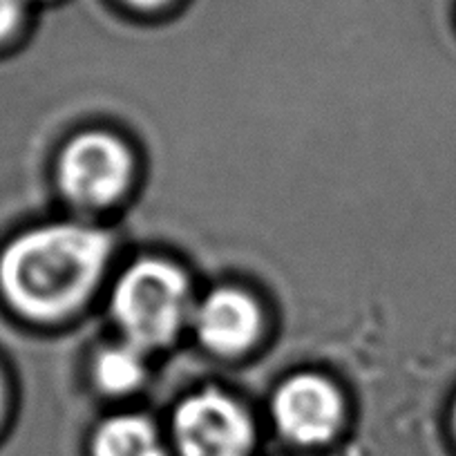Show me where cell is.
Instances as JSON below:
<instances>
[{
  "mask_svg": "<svg viewBox=\"0 0 456 456\" xmlns=\"http://www.w3.org/2000/svg\"><path fill=\"white\" fill-rule=\"evenodd\" d=\"M128 3H133V5L137 7H146V10H152V7L164 5L166 0H128Z\"/></svg>",
  "mask_w": 456,
  "mask_h": 456,
  "instance_id": "10",
  "label": "cell"
},
{
  "mask_svg": "<svg viewBox=\"0 0 456 456\" xmlns=\"http://www.w3.org/2000/svg\"><path fill=\"white\" fill-rule=\"evenodd\" d=\"M273 419L289 441L297 445H320L333 438L340 428V394L322 376H293L275 394Z\"/></svg>",
  "mask_w": 456,
  "mask_h": 456,
  "instance_id": "5",
  "label": "cell"
},
{
  "mask_svg": "<svg viewBox=\"0 0 456 456\" xmlns=\"http://www.w3.org/2000/svg\"><path fill=\"white\" fill-rule=\"evenodd\" d=\"M23 14V0H0V41L10 37Z\"/></svg>",
  "mask_w": 456,
  "mask_h": 456,
  "instance_id": "9",
  "label": "cell"
},
{
  "mask_svg": "<svg viewBox=\"0 0 456 456\" xmlns=\"http://www.w3.org/2000/svg\"><path fill=\"white\" fill-rule=\"evenodd\" d=\"M454 425H456V410H454Z\"/></svg>",
  "mask_w": 456,
  "mask_h": 456,
  "instance_id": "12",
  "label": "cell"
},
{
  "mask_svg": "<svg viewBox=\"0 0 456 456\" xmlns=\"http://www.w3.org/2000/svg\"><path fill=\"white\" fill-rule=\"evenodd\" d=\"M94 456H166L155 428L142 416H114L94 434Z\"/></svg>",
  "mask_w": 456,
  "mask_h": 456,
  "instance_id": "7",
  "label": "cell"
},
{
  "mask_svg": "<svg viewBox=\"0 0 456 456\" xmlns=\"http://www.w3.org/2000/svg\"><path fill=\"white\" fill-rule=\"evenodd\" d=\"M110 238L99 228L52 224L16 238L0 256V289L34 320L72 314L99 282Z\"/></svg>",
  "mask_w": 456,
  "mask_h": 456,
  "instance_id": "1",
  "label": "cell"
},
{
  "mask_svg": "<svg viewBox=\"0 0 456 456\" xmlns=\"http://www.w3.org/2000/svg\"><path fill=\"white\" fill-rule=\"evenodd\" d=\"M143 374V358L142 349L134 345H119L110 347L96 358L94 376L96 383L108 394H128L142 385Z\"/></svg>",
  "mask_w": 456,
  "mask_h": 456,
  "instance_id": "8",
  "label": "cell"
},
{
  "mask_svg": "<svg viewBox=\"0 0 456 456\" xmlns=\"http://www.w3.org/2000/svg\"><path fill=\"white\" fill-rule=\"evenodd\" d=\"M0 405H3V385H0Z\"/></svg>",
  "mask_w": 456,
  "mask_h": 456,
  "instance_id": "11",
  "label": "cell"
},
{
  "mask_svg": "<svg viewBox=\"0 0 456 456\" xmlns=\"http://www.w3.org/2000/svg\"><path fill=\"white\" fill-rule=\"evenodd\" d=\"M188 302V282L177 266L143 260L121 275L112 293V314L130 345L152 349L177 336Z\"/></svg>",
  "mask_w": 456,
  "mask_h": 456,
  "instance_id": "2",
  "label": "cell"
},
{
  "mask_svg": "<svg viewBox=\"0 0 456 456\" xmlns=\"http://www.w3.org/2000/svg\"><path fill=\"white\" fill-rule=\"evenodd\" d=\"M173 432L182 456H248L253 445L247 411L213 389L195 394L177 407Z\"/></svg>",
  "mask_w": 456,
  "mask_h": 456,
  "instance_id": "3",
  "label": "cell"
},
{
  "mask_svg": "<svg viewBox=\"0 0 456 456\" xmlns=\"http://www.w3.org/2000/svg\"><path fill=\"white\" fill-rule=\"evenodd\" d=\"M200 340L222 356H235L251 347L262 327L256 300L238 289H217L200 305L195 315Z\"/></svg>",
  "mask_w": 456,
  "mask_h": 456,
  "instance_id": "6",
  "label": "cell"
},
{
  "mask_svg": "<svg viewBox=\"0 0 456 456\" xmlns=\"http://www.w3.org/2000/svg\"><path fill=\"white\" fill-rule=\"evenodd\" d=\"M133 170L130 152L119 139L87 133L65 146L59 161V183L81 206H105L126 191Z\"/></svg>",
  "mask_w": 456,
  "mask_h": 456,
  "instance_id": "4",
  "label": "cell"
}]
</instances>
